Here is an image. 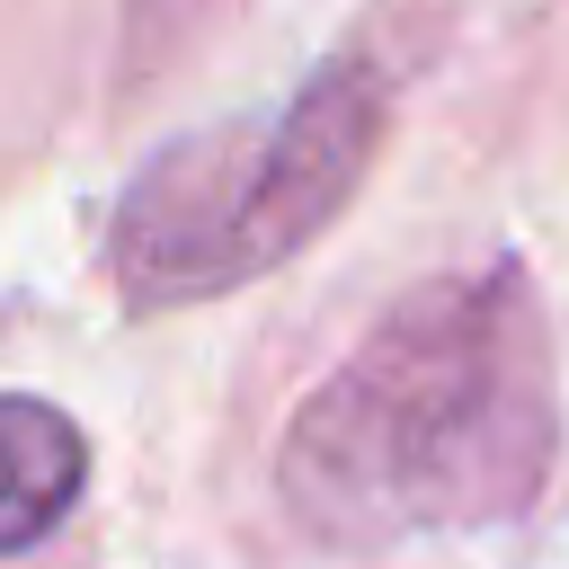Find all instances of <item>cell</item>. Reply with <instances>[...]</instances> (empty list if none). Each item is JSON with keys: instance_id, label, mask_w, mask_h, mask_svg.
I'll list each match as a JSON object with an SVG mask.
<instances>
[{"instance_id": "7a4b0ae2", "label": "cell", "mask_w": 569, "mask_h": 569, "mask_svg": "<svg viewBox=\"0 0 569 569\" xmlns=\"http://www.w3.org/2000/svg\"><path fill=\"white\" fill-rule=\"evenodd\" d=\"M391 36H356L329 53L276 116L258 124H204L142 160V178L116 196L107 267L133 311L204 302L222 284H249L284 267L373 169L382 116H391Z\"/></svg>"}, {"instance_id": "3957f363", "label": "cell", "mask_w": 569, "mask_h": 569, "mask_svg": "<svg viewBox=\"0 0 569 569\" xmlns=\"http://www.w3.org/2000/svg\"><path fill=\"white\" fill-rule=\"evenodd\" d=\"M80 480H89V436L36 391H0V551H36L71 516Z\"/></svg>"}, {"instance_id": "6da1fadb", "label": "cell", "mask_w": 569, "mask_h": 569, "mask_svg": "<svg viewBox=\"0 0 569 569\" xmlns=\"http://www.w3.org/2000/svg\"><path fill=\"white\" fill-rule=\"evenodd\" d=\"M560 453L551 338L516 267L436 276L293 409L276 489L329 551L525 516Z\"/></svg>"}]
</instances>
